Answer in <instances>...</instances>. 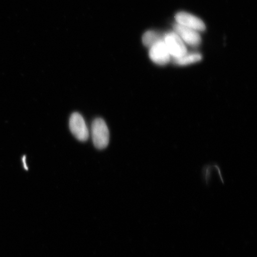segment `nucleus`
I'll return each mask as SVG.
<instances>
[{
    "label": "nucleus",
    "instance_id": "1",
    "mask_svg": "<svg viewBox=\"0 0 257 257\" xmlns=\"http://www.w3.org/2000/svg\"><path fill=\"white\" fill-rule=\"evenodd\" d=\"M91 132L93 144L96 149H105L110 141V133L105 121L101 118H95L92 122Z\"/></svg>",
    "mask_w": 257,
    "mask_h": 257
},
{
    "label": "nucleus",
    "instance_id": "2",
    "mask_svg": "<svg viewBox=\"0 0 257 257\" xmlns=\"http://www.w3.org/2000/svg\"><path fill=\"white\" fill-rule=\"evenodd\" d=\"M69 128L77 140L85 142L88 140L89 131L84 118L79 112H73L69 119Z\"/></svg>",
    "mask_w": 257,
    "mask_h": 257
},
{
    "label": "nucleus",
    "instance_id": "3",
    "mask_svg": "<svg viewBox=\"0 0 257 257\" xmlns=\"http://www.w3.org/2000/svg\"><path fill=\"white\" fill-rule=\"evenodd\" d=\"M163 40L168 48L170 55L172 56L175 59L184 56L187 54V49L184 41L175 32H169L166 34Z\"/></svg>",
    "mask_w": 257,
    "mask_h": 257
},
{
    "label": "nucleus",
    "instance_id": "4",
    "mask_svg": "<svg viewBox=\"0 0 257 257\" xmlns=\"http://www.w3.org/2000/svg\"><path fill=\"white\" fill-rule=\"evenodd\" d=\"M151 60L158 65H166L170 62V55L164 40H160L150 48Z\"/></svg>",
    "mask_w": 257,
    "mask_h": 257
},
{
    "label": "nucleus",
    "instance_id": "5",
    "mask_svg": "<svg viewBox=\"0 0 257 257\" xmlns=\"http://www.w3.org/2000/svg\"><path fill=\"white\" fill-rule=\"evenodd\" d=\"M177 23L184 27L192 29L197 31H204L205 25L200 18L188 13L181 12L178 13L175 16Z\"/></svg>",
    "mask_w": 257,
    "mask_h": 257
},
{
    "label": "nucleus",
    "instance_id": "6",
    "mask_svg": "<svg viewBox=\"0 0 257 257\" xmlns=\"http://www.w3.org/2000/svg\"><path fill=\"white\" fill-rule=\"evenodd\" d=\"M174 30L181 40L189 46H198L200 44L201 38L198 31L178 24L174 25Z\"/></svg>",
    "mask_w": 257,
    "mask_h": 257
},
{
    "label": "nucleus",
    "instance_id": "7",
    "mask_svg": "<svg viewBox=\"0 0 257 257\" xmlns=\"http://www.w3.org/2000/svg\"><path fill=\"white\" fill-rule=\"evenodd\" d=\"M202 56L200 54H186L184 56L175 59V62L178 65L185 66L200 62Z\"/></svg>",
    "mask_w": 257,
    "mask_h": 257
},
{
    "label": "nucleus",
    "instance_id": "8",
    "mask_svg": "<svg viewBox=\"0 0 257 257\" xmlns=\"http://www.w3.org/2000/svg\"><path fill=\"white\" fill-rule=\"evenodd\" d=\"M160 35L156 32L149 31L145 33L143 37V42L145 46L151 48L157 42L162 40Z\"/></svg>",
    "mask_w": 257,
    "mask_h": 257
},
{
    "label": "nucleus",
    "instance_id": "9",
    "mask_svg": "<svg viewBox=\"0 0 257 257\" xmlns=\"http://www.w3.org/2000/svg\"><path fill=\"white\" fill-rule=\"evenodd\" d=\"M23 163L24 165L25 168L27 170H28L27 166L26 165V157L24 156L23 158Z\"/></svg>",
    "mask_w": 257,
    "mask_h": 257
}]
</instances>
